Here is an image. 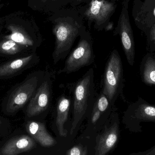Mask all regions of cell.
Instances as JSON below:
<instances>
[{
  "mask_svg": "<svg viewBox=\"0 0 155 155\" xmlns=\"http://www.w3.org/2000/svg\"><path fill=\"white\" fill-rule=\"evenodd\" d=\"M142 81L148 85L155 86V55L148 52L144 56L140 65Z\"/></svg>",
  "mask_w": 155,
  "mask_h": 155,
  "instance_id": "5bb4252c",
  "label": "cell"
},
{
  "mask_svg": "<svg viewBox=\"0 0 155 155\" xmlns=\"http://www.w3.org/2000/svg\"><path fill=\"white\" fill-rule=\"evenodd\" d=\"M73 0H52L50 9L54 7L56 10L60 9L61 7L66 5L68 3H70Z\"/></svg>",
  "mask_w": 155,
  "mask_h": 155,
  "instance_id": "d6986e66",
  "label": "cell"
},
{
  "mask_svg": "<svg viewBox=\"0 0 155 155\" xmlns=\"http://www.w3.org/2000/svg\"><path fill=\"white\" fill-rule=\"evenodd\" d=\"M36 145L33 138L27 135L15 137L8 140L1 148V155H18L28 152Z\"/></svg>",
  "mask_w": 155,
  "mask_h": 155,
  "instance_id": "8fae6325",
  "label": "cell"
},
{
  "mask_svg": "<svg viewBox=\"0 0 155 155\" xmlns=\"http://www.w3.org/2000/svg\"><path fill=\"white\" fill-rule=\"evenodd\" d=\"M26 130L34 140L44 147H50L56 143L53 137L47 132L45 125L41 122L29 121L26 125Z\"/></svg>",
  "mask_w": 155,
  "mask_h": 155,
  "instance_id": "7c38bea8",
  "label": "cell"
},
{
  "mask_svg": "<svg viewBox=\"0 0 155 155\" xmlns=\"http://www.w3.org/2000/svg\"><path fill=\"white\" fill-rule=\"evenodd\" d=\"M71 106V99L64 94L59 97L56 104L55 124L59 135L63 137L67 135V131L64 127L68 120Z\"/></svg>",
  "mask_w": 155,
  "mask_h": 155,
  "instance_id": "4fadbf2b",
  "label": "cell"
},
{
  "mask_svg": "<svg viewBox=\"0 0 155 155\" xmlns=\"http://www.w3.org/2000/svg\"><path fill=\"white\" fill-rule=\"evenodd\" d=\"M154 155H155V154Z\"/></svg>",
  "mask_w": 155,
  "mask_h": 155,
  "instance_id": "603a6c76",
  "label": "cell"
},
{
  "mask_svg": "<svg viewBox=\"0 0 155 155\" xmlns=\"http://www.w3.org/2000/svg\"><path fill=\"white\" fill-rule=\"evenodd\" d=\"M66 155H87V150L81 145H78L68 150Z\"/></svg>",
  "mask_w": 155,
  "mask_h": 155,
  "instance_id": "ac0fdd59",
  "label": "cell"
},
{
  "mask_svg": "<svg viewBox=\"0 0 155 155\" xmlns=\"http://www.w3.org/2000/svg\"><path fill=\"white\" fill-rule=\"evenodd\" d=\"M79 40L74 50L70 54L65 61L64 66L58 73H71L87 67L94 61L92 36L84 26L79 35Z\"/></svg>",
  "mask_w": 155,
  "mask_h": 155,
  "instance_id": "5b68a950",
  "label": "cell"
},
{
  "mask_svg": "<svg viewBox=\"0 0 155 155\" xmlns=\"http://www.w3.org/2000/svg\"><path fill=\"white\" fill-rule=\"evenodd\" d=\"M25 49L26 47L11 40L7 39L0 43V52L5 54H16Z\"/></svg>",
  "mask_w": 155,
  "mask_h": 155,
  "instance_id": "2e32d148",
  "label": "cell"
},
{
  "mask_svg": "<svg viewBox=\"0 0 155 155\" xmlns=\"http://www.w3.org/2000/svg\"><path fill=\"white\" fill-rule=\"evenodd\" d=\"M116 108L114 107L109 117V124L105 126L104 132L100 135L96 148L95 155H106L117 142L119 124Z\"/></svg>",
  "mask_w": 155,
  "mask_h": 155,
  "instance_id": "9c48e42d",
  "label": "cell"
},
{
  "mask_svg": "<svg viewBox=\"0 0 155 155\" xmlns=\"http://www.w3.org/2000/svg\"><path fill=\"white\" fill-rule=\"evenodd\" d=\"M49 20L52 24V32L55 39L53 61L54 64H57L70 53L84 26V19L78 9H59L55 11Z\"/></svg>",
  "mask_w": 155,
  "mask_h": 155,
  "instance_id": "6da1fadb",
  "label": "cell"
},
{
  "mask_svg": "<svg viewBox=\"0 0 155 155\" xmlns=\"http://www.w3.org/2000/svg\"><path fill=\"white\" fill-rule=\"evenodd\" d=\"M73 117L71 134L90 114L96 99L94 73L90 68L76 82L73 92Z\"/></svg>",
  "mask_w": 155,
  "mask_h": 155,
  "instance_id": "7a4b0ae2",
  "label": "cell"
},
{
  "mask_svg": "<svg viewBox=\"0 0 155 155\" xmlns=\"http://www.w3.org/2000/svg\"><path fill=\"white\" fill-rule=\"evenodd\" d=\"M1 124V120H0V124Z\"/></svg>",
  "mask_w": 155,
  "mask_h": 155,
  "instance_id": "44dd1931",
  "label": "cell"
},
{
  "mask_svg": "<svg viewBox=\"0 0 155 155\" xmlns=\"http://www.w3.org/2000/svg\"><path fill=\"white\" fill-rule=\"evenodd\" d=\"M117 0H88L78 10L83 19L87 21L89 28L92 24L95 30L109 29L110 19L117 7Z\"/></svg>",
  "mask_w": 155,
  "mask_h": 155,
  "instance_id": "277c9868",
  "label": "cell"
},
{
  "mask_svg": "<svg viewBox=\"0 0 155 155\" xmlns=\"http://www.w3.org/2000/svg\"><path fill=\"white\" fill-rule=\"evenodd\" d=\"M130 0H124L123 2L117 26L114 35H118L128 64L133 67L135 64V45L133 30L128 15V4Z\"/></svg>",
  "mask_w": 155,
  "mask_h": 155,
  "instance_id": "8992f818",
  "label": "cell"
},
{
  "mask_svg": "<svg viewBox=\"0 0 155 155\" xmlns=\"http://www.w3.org/2000/svg\"><path fill=\"white\" fill-rule=\"evenodd\" d=\"M124 118L135 124L141 122H155V105L142 98L129 105L124 112Z\"/></svg>",
  "mask_w": 155,
  "mask_h": 155,
  "instance_id": "30bf717a",
  "label": "cell"
},
{
  "mask_svg": "<svg viewBox=\"0 0 155 155\" xmlns=\"http://www.w3.org/2000/svg\"><path fill=\"white\" fill-rule=\"evenodd\" d=\"M51 2H52V0H51ZM50 7H51V6H50Z\"/></svg>",
  "mask_w": 155,
  "mask_h": 155,
  "instance_id": "7402d4cb",
  "label": "cell"
},
{
  "mask_svg": "<svg viewBox=\"0 0 155 155\" xmlns=\"http://www.w3.org/2000/svg\"><path fill=\"white\" fill-rule=\"evenodd\" d=\"M147 49L149 52H155V23L150 29L147 35Z\"/></svg>",
  "mask_w": 155,
  "mask_h": 155,
  "instance_id": "e0dca14e",
  "label": "cell"
},
{
  "mask_svg": "<svg viewBox=\"0 0 155 155\" xmlns=\"http://www.w3.org/2000/svg\"><path fill=\"white\" fill-rule=\"evenodd\" d=\"M45 73H38L29 78L12 93L7 102V111H17L31 100L43 79Z\"/></svg>",
  "mask_w": 155,
  "mask_h": 155,
  "instance_id": "52a82bcc",
  "label": "cell"
},
{
  "mask_svg": "<svg viewBox=\"0 0 155 155\" xmlns=\"http://www.w3.org/2000/svg\"><path fill=\"white\" fill-rule=\"evenodd\" d=\"M124 69L122 59L116 49L111 52L105 67L101 92L114 106L119 97L123 96Z\"/></svg>",
  "mask_w": 155,
  "mask_h": 155,
  "instance_id": "3957f363",
  "label": "cell"
},
{
  "mask_svg": "<svg viewBox=\"0 0 155 155\" xmlns=\"http://www.w3.org/2000/svg\"><path fill=\"white\" fill-rule=\"evenodd\" d=\"M38 56L31 54L26 57L16 59L0 66V77L8 76L22 70L32 62L38 61Z\"/></svg>",
  "mask_w": 155,
  "mask_h": 155,
  "instance_id": "9a60e30c",
  "label": "cell"
},
{
  "mask_svg": "<svg viewBox=\"0 0 155 155\" xmlns=\"http://www.w3.org/2000/svg\"><path fill=\"white\" fill-rule=\"evenodd\" d=\"M87 1H88V0H73L70 3V4L72 7H75L80 5L81 4L87 2Z\"/></svg>",
  "mask_w": 155,
  "mask_h": 155,
  "instance_id": "ffe728a7",
  "label": "cell"
},
{
  "mask_svg": "<svg viewBox=\"0 0 155 155\" xmlns=\"http://www.w3.org/2000/svg\"><path fill=\"white\" fill-rule=\"evenodd\" d=\"M52 85L51 75L46 72L41 83L29 102L26 109L28 117L39 115L49 109L52 97Z\"/></svg>",
  "mask_w": 155,
  "mask_h": 155,
  "instance_id": "ba28073f",
  "label": "cell"
}]
</instances>
